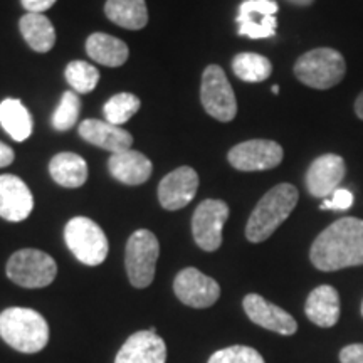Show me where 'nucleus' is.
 <instances>
[{
  "instance_id": "32",
  "label": "nucleus",
  "mask_w": 363,
  "mask_h": 363,
  "mask_svg": "<svg viewBox=\"0 0 363 363\" xmlns=\"http://www.w3.org/2000/svg\"><path fill=\"white\" fill-rule=\"evenodd\" d=\"M340 362L342 363H363V343L347 345L340 352Z\"/></svg>"
},
{
  "instance_id": "9",
  "label": "nucleus",
  "mask_w": 363,
  "mask_h": 363,
  "mask_svg": "<svg viewBox=\"0 0 363 363\" xmlns=\"http://www.w3.org/2000/svg\"><path fill=\"white\" fill-rule=\"evenodd\" d=\"M229 219V206L219 199H207L195 208L192 234L202 251L214 252L222 244V229Z\"/></svg>"
},
{
  "instance_id": "25",
  "label": "nucleus",
  "mask_w": 363,
  "mask_h": 363,
  "mask_svg": "<svg viewBox=\"0 0 363 363\" xmlns=\"http://www.w3.org/2000/svg\"><path fill=\"white\" fill-rule=\"evenodd\" d=\"M0 126L16 142H26L33 135V116L21 99L7 98L0 103Z\"/></svg>"
},
{
  "instance_id": "21",
  "label": "nucleus",
  "mask_w": 363,
  "mask_h": 363,
  "mask_svg": "<svg viewBox=\"0 0 363 363\" xmlns=\"http://www.w3.org/2000/svg\"><path fill=\"white\" fill-rule=\"evenodd\" d=\"M86 52L93 61L108 67L123 66L128 59V45L115 35L94 33L86 40Z\"/></svg>"
},
{
  "instance_id": "2",
  "label": "nucleus",
  "mask_w": 363,
  "mask_h": 363,
  "mask_svg": "<svg viewBox=\"0 0 363 363\" xmlns=\"http://www.w3.org/2000/svg\"><path fill=\"white\" fill-rule=\"evenodd\" d=\"M299 199L298 189L291 184H279L272 187L254 207L246 225L249 242H262L269 239L274 230L291 216Z\"/></svg>"
},
{
  "instance_id": "19",
  "label": "nucleus",
  "mask_w": 363,
  "mask_h": 363,
  "mask_svg": "<svg viewBox=\"0 0 363 363\" xmlns=\"http://www.w3.org/2000/svg\"><path fill=\"white\" fill-rule=\"evenodd\" d=\"M110 174L125 185H142L152 177L153 165L143 153L136 150L115 153L108 160Z\"/></svg>"
},
{
  "instance_id": "10",
  "label": "nucleus",
  "mask_w": 363,
  "mask_h": 363,
  "mask_svg": "<svg viewBox=\"0 0 363 363\" xmlns=\"http://www.w3.org/2000/svg\"><path fill=\"white\" fill-rule=\"evenodd\" d=\"M283 147L272 140H247L227 153L230 165L240 172L271 170L283 162Z\"/></svg>"
},
{
  "instance_id": "1",
  "label": "nucleus",
  "mask_w": 363,
  "mask_h": 363,
  "mask_svg": "<svg viewBox=\"0 0 363 363\" xmlns=\"http://www.w3.org/2000/svg\"><path fill=\"white\" fill-rule=\"evenodd\" d=\"M310 259L316 269L331 272L363 264V220L343 217L326 227L313 242Z\"/></svg>"
},
{
  "instance_id": "17",
  "label": "nucleus",
  "mask_w": 363,
  "mask_h": 363,
  "mask_svg": "<svg viewBox=\"0 0 363 363\" xmlns=\"http://www.w3.org/2000/svg\"><path fill=\"white\" fill-rule=\"evenodd\" d=\"M34 208V197L19 177L0 175V217L9 222H22Z\"/></svg>"
},
{
  "instance_id": "13",
  "label": "nucleus",
  "mask_w": 363,
  "mask_h": 363,
  "mask_svg": "<svg viewBox=\"0 0 363 363\" xmlns=\"http://www.w3.org/2000/svg\"><path fill=\"white\" fill-rule=\"evenodd\" d=\"M345 174H347V165L337 153L318 157L306 172V190L313 197L326 201L335 194V190H338Z\"/></svg>"
},
{
  "instance_id": "14",
  "label": "nucleus",
  "mask_w": 363,
  "mask_h": 363,
  "mask_svg": "<svg viewBox=\"0 0 363 363\" xmlns=\"http://www.w3.org/2000/svg\"><path fill=\"white\" fill-rule=\"evenodd\" d=\"M199 175L192 167H180L165 175L158 185V201L167 211H180L194 201Z\"/></svg>"
},
{
  "instance_id": "37",
  "label": "nucleus",
  "mask_w": 363,
  "mask_h": 363,
  "mask_svg": "<svg viewBox=\"0 0 363 363\" xmlns=\"http://www.w3.org/2000/svg\"><path fill=\"white\" fill-rule=\"evenodd\" d=\"M272 93H274V94H278L279 93V86L278 84H274V86H272Z\"/></svg>"
},
{
  "instance_id": "30",
  "label": "nucleus",
  "mask_w": 363,
  "mask_h": 363,
  "mask_svg": "<svg viewBox=\"0 0 363 363\" xmlns=\"http://www.w3.org/2000/svg\"><path fill=\"white\" fill-rule=\"evenodd\" d=\"M208 363H266L261 353L251 347L234 345V347L222 348L208 358Z\"/></svg>"
},
{
  "instance_id": "22",
  "label": "nucleus",
  "mask_w": 363,
  "mask_h": 363,
  "mask_svg": "<svg viewBox=\"0 0 363 363\" xmlns=\"http://www.w3.org/2000/svg\"><path fill=\"white\" fill-rule=\"evenodd\" d=\"M49 174L61 187L78 189L88 180V163L76 153H57L49 163Z\"/></svg>"
},
{
  "instance_id": "3",
  "label": "nucleus",
  "mask_w": 363,
  "mask_h": 363,
  "mask_svg": "<svg viewBox=\"0 0 363 363\" xmlns=\"http://www.w3.org/2000/svg\"><path fill=\"white\" fill-rule=\"evenodd\" d=\"M0 338L17 352L38 353L49 343V325L30 308H7L0 313Z\"/></svg>"
},
{
  "instance_id": "20",
  "label": "nucleus",
  "mask_w": 363,
  "mask_h": 363,
  "mask_svg": "<svg viewBox=\"0 0 363 363\" xmlns=\"http://www.w3.org/2000/svg\"><path fill=\"white\" fill-rule=\"evenodd\" d=\"M306 316L316 326L331 328L340 320V296L333 286L323 284L313 289L306 299Z\"/></svg>"
},
{
  "instance_id": "28",
  "label": "nucleus",
  "mask_w": 363,
  "mask_h": 363,
  "mask_svg": "<svg viewBox=\"0 0 363 363\" xmlns=\"http://www.w3.org/2000/svg\"><path fill=\"white\" fill-rule=\"evenodd\" d=\"M66 81L76 93H91L98 86L99 71L93 65L84 61H72L66 66Z\"/></svg>"
},
{
  "instance_id": "34",
  "label": "nucleus",
  "mask_w": 363,
  "mask_h": 363,
  "mask_svg": "<svg viewBox=\"0 0 363 363\" xmlns=\"http://www.w3.org/2000/svg\"><path fill=\"white\" fill-rule=\"evenodd\" d=\"M13 158H16V153H13V150L9 147V145L0 142V169L11 165V163L13 162Z\"/></svg>"
},
{
  "instance_id": "16",
  "label": "nucleus",
  "mask_w": 363,
  "mask_h": 363,
  "mask_svg": "<svg viewBox=\"0 0 363 363\" xmlns=\"http://www.w3.org/2000/svg\"><path fill=\"white\" fill-rule=\"evenodd\" d=\"M167 345L155 328L136 331L120 348L115 363H165Z\"/></svg>"
},
{
  "instance_id": "4",
  "label": "nucleus",
  "mask_w": 363,
  "mask_h": 363,
  "mask_svg": "<svg viewBox=\"0 0 363 363\" xmlns=\"http://www.w3.org/2000/svg\"><path fill=\"white\" fill-rule=\"evenodd\" d=\"M345 74L347 62L343 54L331 48L311 49L294 62V76L313 89L326 91L333 88L342 83Z\"/></svg>"
},
{
  "instance_id": "35",
  "label": "nucleus",
  "mask_w": 363,
  "mask_h": 363,
  "mask_svg": "<svg viewBox=\"0 0 363 363\" xmlns=\"http://www.w3.org/2000/svg\"><path fill=\"white\" fill-rule=\"evenodd\" d=\"M355 113H357V116L363 121V91L360 94H358V98L355 101Z\"/></svg>"
},
{
  "instance_id": "33",
  "label": "nucleus",
  "mask_w": 363,
  "mask_h": 363,
  "mask_svg": "<svg viewBox=\"0 0 363 363\" xmlns=\"http://www.w3.org/2000/svg\"><path fill=\"white\" fill-rule=\"evenodd\" d=\"M21 4L27 12L43 13L48 9H51L56 4V0H21Z\"/></svg>"
},
{
  "instance_id": "18",
  "label": "nucleus",
  "mask_w": 363,
  "mask_h": 363,
  "mask_svg": "<svg viewBox=\"0 0 363 363\" xmlns=\"http://www.w3.org/2000/svg\"><path fill=\"white\" fill-rule=\"evenodd\" d=\"M79 136L94 147L108 150L113 155L131 148L133 136L120 126L103 120H84L79 125Z\"/></svg>"
},
{
  "instance_id": "12",
  "label": "nucleus",
  "mask_w": 363,
  "mask_h": 363,
  "mask_svg": "<svg viewBox=\"0 0 363 363\" xmlns=\"http://www.w3.org/2000/svg\"><path fill=\"white\" fill-rule=\"evenodd\" d=\"M174 291L184 305L190 308L212 306L220 296V286L216 279L208 278L197 267H185L175 276Z\"/></svg>"
},
{
  "instance_id": "8",
  "label": "nucleus",
  "mask_w": 363,
  "mask_h": 363,
  "mask_svg": "<svg viewBox=\"0 0 363 363\" xmlns=\"http://www.w3.org/2000/svg\"><path fill=\"white\" fill-rule=\"evenodd\" d=\"M201 101L207 115L222 123H229L238 115V101L224 69L217 65L206 67L202 74Z\"/></svg>"
},
{
  "instance_id": "15",
  "label": "nucleus",
  "mask_w": 363,
  "mask_h": 363,
  "mask_svg": "<svg viewBox=\"0 0 363 363\" xmlns=\"http://www.w3.org/2000/svg\"><path fill=\"white\" fill-rule=\"evenodd\" d=\"M242 306L247 318L252 323L259 325L262 328L269 331H274V333L284 335V337L296 333V320H294L288 311H284L283 308L272 305V303L262 298L261 294H247V296L244 298Z\"/></svg>"
},
{
  "instance_id": "5",
  "label": "nucleus",
  "mask_w": 363,
  "mask_h": 363,
  "mask_svg": "<svg viewBox=\"0 0 363 363\" xmlns=\"http://www.w3.org/2000/svg\"><path fill=\"white\" fill-rule=\"evenodd\" d=\"M65 240L74 257L86 266H99L108 256L106 234L88 217H74L65 227Z\"/></svg>"
},
{
  "instance_id": "29",
  "label": "nucleus",
  "mask_w": 363,
  "mask_h": 363,
  "mask_svg": "<svg viewBox=\"0 0 363 363\" xmlns=\"http://www.w3.org/2000/svg\"><path fill=\"white\" fill-rule=\"evenodd\" d=\"M81 111V99L76 91H66L52 115V126L57 131H67L76 125Z\"/></svg>"
},
{
  "instance_id": "23",
  "label": "nucleus",
  "mask_w": 363,
  "mask_h": 363,
  "mask_svg": "<svg viewBox=\"0 0 363 363\" xmlns=\"http://www.w3.org/2000/svg\"><path fill=\"white\" fill-rule=\"evenodd\" d=\"M19 29L24 40L35 52H49L56 44V30L52 22L43 13H30L21 17Z\"/></svg>"
},
{
  "instance_id": "36",
  "label": "nucleus",
  "mask_w": 363,
  "mask_h": 363,
  "mask_svg": "<svg viewBox=\"0 0 363 363\" xmlns=\"http://www.w3.org/2000/svg\"><path fill=\"white\" fill-rule=\"evenodd\" d=\"M288 2L293 4V6H298V7H308V6H311L315 0H288Z\"/></svg>"
},
{
  "instance_id": "27",
  "label": "nucleus",
  "mask_w": 363,
  "mask_h": 363,
  "mask_svg": "<svg viewBox=\"0 0 363 363\" xmlns=\"http://www.w3.org/2000/svg\"><path fill=\"white\" fill-rule=\"evenodd\" d=\"M140 99L131 93H118L104 103V116L111 125H125L130 118L140 110Z\"/></svg>"
},
{
  "instance_id": "31",
  "label": "nucleus",
  "mask_w": 363,
  "mask_h": 363,
  "mask_svg": "<svg viewBox=\"0 0 363 363\" xmlns=\"http://www.w3.org/2000/svg\"><path fill=\"white\" fill-rule=\"evenodd\" d=\"M353 203V194L347 189H338L335 190V194L330 199H326L321 203V208H333V211H345V208H350Z\"/></svg>"
},
{
  "instance_id": "26",
  "label": "nucleus",
  "mask_w": 363,
  "mask_h": 363,
  "mask_svg": "<svg viewBox=\"0 0 363 363\" xmlns=\"http://www.w3.org/2000/svg\"><path fill=\"white\" fill-rule=\"evenodd\" d=\"M233 71L246 83H262L271 76V61L256 52H240L233 59Z\"/></svg>"
},
{
  "instance_id": "11",
  "label": "nucleus",
  "mask_w": 363,
  "mask_h": 363,
  "mask_svg": "<svg viewBox=\"0 0 363 363\" xmlns=\"http://www.w3.org/2000/svg\"><path fill=\"white\" fill-rule=\"evenodd\" d=\"M279 7L274 0H244L239 6L238 22L239 35L249 39L272 38L278 29L276 13Z\"/></svg>"
},
{
  "instance_id": "24",
  "label": "nucleus",
  "mask_w": 363,
  "mask_h": 363,
  "mask_svg": "<svg viewBox=\"0 0 363 363\" xmlns=\"http://www.w3.org/2000/svg\"><path fill=\"white\" fill-rule=\"evenodd\" d=\"M104 13L113 24L128 30H140L148 24L145 0H106Z\"/></svg>"
},
{
  "instance_id": "38",
  "label": "nucleus",
  "mask_w": 363,
  "mask_h": 363,
  "mask_svg": "<svg viewBox=\"0 0 363 363\" xmlns=\"http://www.w3.org/2000/svg\"><path fill=\"white\" fill-rule=\"evenodd\" d=\"M362 315H363V303H362Z\"/></svg>"
},
{
  "instance_id": "7",
  "label": "nucleus",
  "mask_w": 363,
  "mask_h": 363,
  "mask_svg": "<svg viewBox=\"0 0 363 363\" xmlns=\"http://www.w3.org/2000/svg\"><path fill=\"white\" fill-rule=\"evenodd\" d=\"M160 254V244L152 230L138 229L126 242L125 266L130 283L135 288H148L155 278V267Z\"/></svg>"
},
{
  "instance_id": "6",
  "label": "nucleus",
  "mask_w": 363,
  "mask_h": 363,
  "mask_svg": "<svg viewBox=\"0 0 363 363\" xmlns=\"http://www.w3.org/2000/svg\"><path fill=\"white\" fill-rule=\"evenodd\" d=\"M7 278L21 288L38 289L49 286L57 274V264L39 249H21L13 252L6 266Z\"/></svg>"
}]
</instances>
